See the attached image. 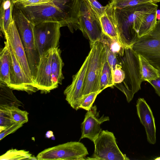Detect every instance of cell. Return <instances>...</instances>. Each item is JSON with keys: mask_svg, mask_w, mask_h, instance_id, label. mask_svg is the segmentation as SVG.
I'll list each match as a JSON object with an SVG mask.
<instances>
[{"mask_svg": "<svg viewBox=\"0 0 160 160\" xmlns=\"http://www.w3.org/2000/svg\"><path fill=\"white\" fill-rule=\"evenodd\" d=\"M156 7V3L150 2L122 9L111 7L119 42L126 47L132 48L139 38L138 32L143 21Z\"/></svg>", "mask_w": 160, "mask_h": 160, "instance_id": "obj_1", "label": "cell"}, {"mask_svg": "<svg viewBox=\"0 0 160 160\" xmlns=\"http://www.w3.org/2000/svg\"><path fill=\"white\" fill-rule=\"evenodd\" d=\"M124 72L125 78L120 83L115 85L125 95L129 102L134 95L141 89L142 82L139 55L131 47L125 48L122 56L118 58Z\"/></svg>", "mask_w": 160, "mask_h": 160, "instance_id": "obj_2", "label": "cell"}, {"mask_svg": "<svg viewBox=\"0 0 160 160\" xmlns=\"http://www.w3.org/2000/svg\"><path fill=\"white\" fill-rule=\"evenodd\" d=\"M12 16L24 49L34 82L40 57L35 42V25L26 18L21 9L14 3Z\"/></svg>", "mask_w": 160, "mask_h": 160, "instance_id": "obj_3", "label": "cell"}, {"mask_svg": "<svg viewBox=\"0 0 160 160\" xmlns=\"http://www.w3.org/2000/svg\"><path fill=\"white\" fill-rule=\"evenodd\" d=\"M90 48L82 89L83 96L92 92H99L100 77L106 57L104 45L101 41L96 42Z\"/></svg>", "mask_w": 160, "mask_h": 160, "instance_id": "obj_4", "label": "cell"}, {"mask_svg": "<svg viewBox=\"0 0 160 160\" xmlns=\"http://www.w3.org/2000/svg\"><path fill=\"white\" fill-rule=\"evenodd\" d=\"M18 6L26 18L35 26L47 22H59L61 26L67 18V14L54 1L26 7Z\"/></svg>", "mask_w": 160, "mask_h": 160, "instance_id": "obj_5", "label": "cell"}, {"mask_svg": "<svg viewBox=\"0 0 160 160\" xmlns=\"http://www.w3.org/2000/svg\"><path fill=\"white\" fill-rule=\"evenodd\" d=\"M132 48L155 68L160 69V20L157 21L154 29L140 38Z\"/></svg>", "mask_w": 160, "mask_h": 160, "instance_id": "obj_6", "label": "cell"}, {"mask_svg": "<svg viewBox=\"0 0 160 160\" xmlns=\"http://www.w3.org/2000/svg\"><path fill=\"white\" fill-rule=\"evenodd\" d=\"M88 154L82 143L70 142L46 149L36 157L38 160H84Z\"/></svg>", "mask_w": 160, "mask_h": 160, "instance_id": "obj_7", "label": "cell"}, {"mask_svg": "<svg viewBox=\"0 0 160 160\" xmlns=\"http://www.w3.org/2000/svg\"><path fill=\"white\" fill-rule=\"evenodd\" d=\"M94 152L91 157L85 160H129L118 147L113 133L107 130H102L93 141Z\"/></svg>", "mask_w": 160, "mask_h": 160, "instance_id": "obj_8", "label": "cell"}, {"mask_svg": "<svg viewBox=\"0 0 160 160\" xmlns=\"http://www.w3.org/2000/svg\"><path fill=\"white\" fill-rule=\"evenodd\" d=\"M80 30L88 39L90 47L101 41L103 33L100 18L92 8L87 0H82L79 15Z\"/></svg>", "mask_w": 160, "mask_h": 160, "instance_id": "obj_9", "label": "cell"}, {"mask_svg": "<svg viewBox=\"0 0 160 160\" xmlns=\"http://www.w3.org/2000/svg\"><path fill=\"white\" fill-rule=\"evenodd\" d=\"M61 27L59 22H45L35 26V42L40 56L47 50L58 47Z\"/></svg>", "mask_w": 160, "mask_h": 160, "instance_id": "obj_10", "label": "cell"}, {"mask_svg": "<svg viewBox=\"0 0 160 160\" xmlns=\"http://www.w3.org/2000/svg\"><path fill=\"white\" fill-rule=\"evenodd\" d=\"M89 57L88 54L79 70L72 76L71 83L64 91L66 100L73 108L76 110L80 109L83 96L82 92Z\"/></svg>", "mask_w": 160, "mask_h": 160, "instance_id": "obj_11", "label": "cell"}, {"mask_svg": "<svg viewBox=\"0 0 160 160\" xmlns=\"http://www.w3.org/2000/svg\"><path fill=\"white\" fill-rule=\"evenodd\" d=\"M6 40L11 58L10 83L8 86L13 90L25 91L29 94L36 92L38 90L34 87L25 73L8 40Z\"/></svg>", "mask_w": 160, "mask_h": 160, "instance_id": "obj_12", "label": "cell"}, {"mask_svg": "<svg viewBox=\"0 0 160 160\" xmlns=\"http://www.w3.org/2000/svg\"><path fill=\"white\" fill-rule=\"evenodd\" d=\"M52 48L47 50L40 56L34 81V87L42 93H47L54 89L51 70Z\"/></svg>", "mask_w": 160, "mask_h": 160, "instance_id": "obj_13", "label": "cell"}, {"mask_svg": "<svg viewBox=\"0 0 160 160\" xmlns=\"http://www.w3.org/2000/svg\"><path fill=\"white\" fill-rule=\"evenodd\" d=\"M4 35L5 39L8 40L24 72L33 85V78L24 49L14 20Z\"/></svg>", "mask_w": 160, "mask_h": 160, "instance_id": "obj_14", "label": "cell"}, {"mask_svg": "<svg viewBox=\"0 0 160 160\" xmlns=\"http://www.w3.org/2000/svg\"><path fill=\"white\" fill-rule=\"evenodd\" d=\"M109 120V117L104 115L100 117L96 105L92 106L85 114L81 124L82 135L80 139L86 138L93 142L102 130L100 125Z\"/></svg>", "mask_w": 160, "mask_h": 160, "instance_id": "obj_15", "label": "cell"}, {"mask_svg": "<svg viewBox=\"0 0 160 160\" xmlns=\"http://www.w3.org/2000/svg\"><path fill=\"white\" fill-rule=\"evenodd\" d=\"M137 113L140 122L144 126L148 142L154 144L156 141L155 119L152 110L145 100L138 98L137 101Z\"/></svg>", "mask_w": 160, "mask_h": 160, "instance_id": "obj_16", "label": "cell"}, {"mask_svg": "<svg viewBox=\"0 0 160 160\" xmlns=\"http://www.w3.org/2000/svg\"><path fill=\"white\" fill-rule=\"evenodd\" d=\"M63 63L60 56V51L58 47L52 49L51 62L52 80L54 89L61 84L64 76L62 73Z\"/></svg>", "mask_w": 160, "mask_h": 160, "instance_id": "obj_17", "label": "cell"}, {"mask_svg": "<svg viewBox=\"0 0 160 160\" xmlns=\"http://www.w3.org/2000/svg\"><path fill=\"white\" fill-rule=\"evenodd\" d=\"M0 53V82L8 86L10 83V74L11 58L6 41Z\"/></svg>", "mask_w": 160, "mask_h": 160, "instance_id": "obj_18", "label": "cell"}, {"mask_svg": "<svg viewBox=\"0 0 160 160\" xmlns=\"http://www.w3.org/2000/svg\"><path fill=\"white\" fill-rule=\"evenodd\" d=\"M106 7L104 14L100 18L103 33L110 38L119 42L118 33L112 17V8L108 4Z\"/></svg>", "mask_w": 160, "mask_h": 160, "instance_id": "obj_19", "label": "cell"}, {"mask_svg": "<svg viewBox=\"0 0 160 160\" xmlns=\"http://www.w3.org/2000/svg\"><path fill=\"white\" fill-rule=\"evenodd\" d=\"M14 0H0V27L4 35L13 21L12 11Z\"/></svg>", "mask_w": 160, "mask_h": 160, "instance_id": "obj_20", "label": "cell"}, {"mask_svg": "<svg viewBox=\"0 0 160 160\" xmlns=\"http://www.w3.org/2000/svg\"><path fill=\"white\" fill-rule=\"evenodd\" d=\"M0 106H21L22 103L13 93V89L7 85L0 82Z\"/></svg>", "mask_w": 160, "mask_h": 160, "instance_id": "obj_21", "label": "cell"}, {"mask_svg": "<svg viewBox=\"0 0 160 160\" xmlns=\"http://www.w3.org/2000/svg\"><path fill=\"white\" fill-rule=\"evenodd\" d=\"M138 55L141 73L143 81L149 82L159 77L158 69L151 65L143 57Z\"/></svg>", "mask_w": 160, "mask_h": 160, "instance_id": "obj_22", "label": "cell"}, {"mask_svg": "<svg viewBox=\"0 0 160 160\" xmlns=\"http://www.w3.org/2000/svg\"><path fill=\"white\" fill-rule=\"evenodd\" d=\"M158 7L149 13L143 21L140 28L139 38L149 33L155 28L157 23V11Z\"/></svg>", "mask_w": 160, "mask_h": 160, "instance_id": "obj_23", "label": "cell"}, {"mask_svg": "<svg viewBox=\"0 0 160 160\" xmlns=\"http://www.w3.org/2000/svg\"><path fill=\"white\" fill-rule=\"evenodd\" d=\"M114 86L112 69L107 59H105L100 78L99 92L105 89Z\"/></svg>", "mask_w": 160, "mask_h": 160, "instance_id": "obj_24", "label": "cell"}, {"mask_svg": "<svg viewBox=\"0 0 160 160\" xmlns=\"http://www.w3.org/2000/svg\"><path fill=\"white\" fill-rule=\"evenodd\" d=\"M32 155L24 150L12 149L0 156V160H31Z\"/></svg>", "mask_w": 160, "mask_h": 160, "instance_id": "obj_25", "label": "cell"}, {"mask_svg": "<svg viewBox=\"0 0 160 160\" xmlns=\"http://www.w3.org/2000/svg\"><path fill=\"white\" fill-rule=\"evenodd\" d=\"M101 41L106 43L111 50L117 55L118 58L123 56L126 47L118 40L112 39L104 33Z\"/></svg>", "mask_w": 160, "mask_h": 160, "instance_id": "obj_26", "label": "cell"}, {"mask_svg": "<svg viewBox=\"0 0 160 160\" xmlns=\"http://www.w3.org/2000/svg\"><path fill=\"white\" fill-rule=\"evenodd\" d=\"M10 107L0 106V132L14 123L11 115Z\"/></svg>", "mask_w": 160, "mask_h": 160, "instance_id": "obj_27", "label": "cell"}, {"mask_svg": "<svg viewBox=\"0 0 160 160\" xmlns=\"http://www.w3.org/2000/svg\"><path fill=\"white\" fill-rule=\"evenodd\" d=\"M149 2L146 0H111L108 4L112 8L122 9Z\"/></svg>", "mask_w": 160, "mask_h": 160, "instance_id": "obj_28", "label": "cell"}, {"mask_svg": "<svg viewBox=\"0 0 160 160\" xmlns=\"http://www.w3.org/2000/svg\"><path fill=\"white\" fill-rule=\"evenodd\" d=\"M11 115L14 123L23 124L28 122V113L26 111L21 110L18 107L12 105L9 107Z\"/></svg>", "mask_w": 160, "mask_h": 160, "instance_id": "obj_29", "label": "cell"}, {"mask_svg": "<svg viewBox=\"0 0 160 160\" xmlns=\"http://www.w3.org/2000/svg\"><path fill=\"white\" fill-rule=\"evenodd\" d=\"M100 93L98 92H92L84 95L80 108H82L87 111L89 110L92 106L97 95Z\"/></svg>", "mask_w": 160, "mask_h": 160, "instance_id": "obj_30", "label": "cell"}, {"mask_svg": "<svg viewBox=\"0 0 160 160\" xmlns=\"http://www.w3.org/2000/svg\"><path fill=\"white\" fill-rule=\"evenodd\" d=\"M102 43L105 48L107 60L112 69V74L116 65L120 64L119 62L117 55L111 50L108 45L105 42Z\"/></svg>", "mask_w": 160, "mask_h": 160, "instance_id": "obj_31", "label": "cell"}, {"mask_svg": "<svg viewBox=\"0 0 160 160\" xmlns=\"http://www.w3.org/2000/svg\"><path fill=\"white\" fill-rule=\"evenodd\" d=\"M114 86L115 85L122 82L125 78L124 72L120 64H117L112 74Z\"/></svg>", "mask_w": 160, "mask_h": 160, "instance_id": "obj_32", "label": "cell"}, {"mask_svg": "<svg viewBox=\"0 0 160 160\" xmlns=\"http://www.w3.org/2000/svg\"><path fill=\"white\" fill-rule=\"evenodd\" d=\"M55 0H14L13 2L21 7L32 6L54 1Z\"/></svg>", "mask_w": 160, "mask_h": 160, "instance_id": "obj_33", "label": "cell"}, {"mask_svg": "<svg viewBox=\"0 0 160 160\" xmlns=\"http://www.w3.org/2000/svg\"><path fill=\"white\" fill-rule=\"evenodd\" d=\"M87 0L92 8L100 18L104 14L106 8V6H102L97 0Z\"/></svg>", "mask_w": 160, "mask_h": 160, "instance_id": "obj_34", "label": "cell"}, {"mask_svg": "<svg viewBox=\"0 0 160 160\" xmlns=\"http://www.w3.org/2000/svg\"><path fill=\"white\" fill-rule=\"evenodd\" d=\"M22 123H14L5 130L0 132V140H1L8 135L13 133L23 126Z\"/></svg>", "mask_w": 160, "mask_h": 160, "instance_id": "obj_35", "label": "cell"}, {"mask_svg": "<svg viewBox=\"0 0 160 160\" xmlns=\"http://www.w3.org/2000/svg\"><path fill=\"white\" fill-rule=\"evenodd\" d=\"M149 82L154 88L155 92L160 97V77L151 80Z\"/></svg>", "mask_w": 160, "mask_h": 160, "instance_id": "obj_36", "label": "cell"}, {"mask_svg": "<svg viewBox=\"0 0 160 160\" xmlns=\"http://www.w3.org/2000/svg\"><path fill=\"white\" fill-rule=\"evenodd\" d=\"M148 1L149 2L156 3H157L159 2H160V0H146Z\"/></svg>", "mask_w": 160, "mask_h": 160, "instance_id": "obj_37", "label": "cell"}, {"mask_svg": "<svg viewBox=\"0 0 160 160\" xmlns=\"http://www.w3.org/2000/svg\"><path fill=\"white\" fill-rule=\"evenodd\" d=\"M155 160H160V157L157 158L155 159Z\"/></svg>", "mask_w": 160, "mask_h": 160, "instance_id": "obj_38", "label": "cell"}, {"mask_svg": "<svg viewBox=\"0 0 160 160\" xmlns=\"http://www.w3.org/2000/svg\"><path fill=\"white\" fill-rule=\"evenodd\" d=\"M158 70V73L159 77H160V69H159Z\"/></svg>", "mask_w": 160, "mask_h": 160, "instance_id": "obj_39", "label": "cell"}, {"mask_svg": "<svg viewBox=\"0 0 160 160\" xmlns=\"http://www.w3.org/2000/svg\"></svg>", "mask_w": 160, "mask_h": 160, "instance_id": "obj_40", "label": "cell"}]
</instances>
